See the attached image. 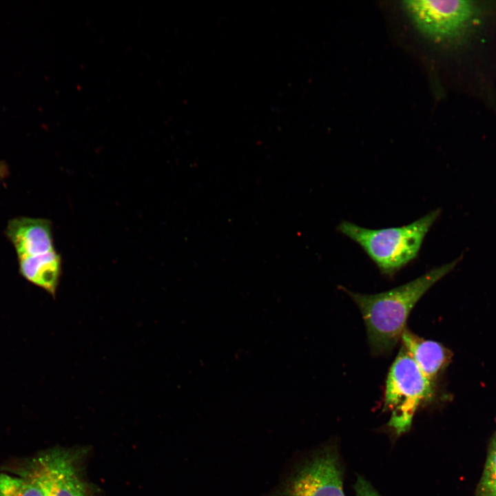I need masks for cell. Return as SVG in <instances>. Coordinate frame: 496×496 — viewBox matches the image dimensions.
<instances>
[{"mask_svg": "<svg viewBox=\"0 0 496 496\" xmlns=\"http://www.w3.org/2000/svg\"><path fill=\"white\" fill-rule=\"evenodd\" d=\"M463 257L462 254L451 262L385 292L366 295L345 290L361 311L374 353H388L395 346L416 302L434 284L451 272Z\"/></svg>", "mask_w": 496, "mask_h": 496, "instance_id": "obj_1", "label": "cell"}, {"mask_svg": "<svg viewBox=\"0 0 496 496\" xmlns=\"http://www.w3.org/2000/svg\"><path fill=\"white\" fill-rule=\"evenodd\" d=\"M440 214L441 209H436L406 225L379 229L342 220L338 230L358 244L382 273L393 275L417 256Z\"/></svg>", "mask_w": 496, "mask_h": 496, "instance_id": "obj_2", "label": "cell"}, {"mask_svg": "<svg viewBox=\"0 0 496 496\" xmlns=\"http://www.w3.org/2000/svg\"><path fill=\"white\" fill-rule=\"evenodd\" d=\"M433 387L402 346L389 370L384 395V408L391 413L389 426L396 433L409 429L416 410L433 397Z\"/></svg>", "mask_w": 496, "mask_h": 496, "instance_id": "obj_3", "label": "cell"}, {"mask_svg": "<svg viewBox=\"0 0 496 496\" xmlns=\"http://www.w3.org/2000/svg\"><path fill=\"white\" fill-rule=\"evenodd\" d=\"M402 8L417 31L436 42L461 37L479 14L475 2L464 0H406Z\"/></svg>", "mask_w": 496, "mask_h": 496, "instance_id": "obj_4", "label": "cell"}, {"mask_svg": "<svg viewBox=\"0 0 496 496\" xmlns=\"http://www.w3.org/2000/svg\"><path fill=\"white\" fill-rule=\"evenodd\" d=\"M6 235L16 251L19 271L25 280L37 277L61 260L56 251L50 220L20 216L7 225Z\"/></svg>", "mask_w": 496, "mask_h": 496, "instance_id": "obj_5", "label": "cell"}, {"mask_svg": "<svg viewBox=\"0 0 496 496\" xmlns=\"http://www.w3.org/2000/svg\"><path fill=\"white\" fill-rule=\"evenodd\" d=\"M278 496H345L343 468L335 448H324L303 464Z\"/></svg>", "mask_w": 496, "mask_h": 496, "instance_id": "obj_6", "label": "cell"}, {"mask_svg": "<svg viewBox=\"0 0 496 496\" xmlns=\"http://www.w3.org/2000/svg\"><path fill=\"white\" fill-rule=\"evenodd\" d=\"M39 486L46 496H90L65 453L52 452L33 458L17 471Z\"/></svg>", "mask_w": 496, "mask_h": 496, "instance_id": "obj_7", "label": "cell"}, {"mask_svg": "<svg viewBox=\"0 0 496 496\" xmlns=\"http://www.w3.org/2000/svg\"><path fill=\"white\" fill-rule=\"evenodd\" d=\"M402 346L406 349L423 374L432 382L450 362L451 352L439 342L418 337L405 329L402 334Z\"/></svg>", "mask_w": 496, "mask_h": 496, "instance_id": "obj_8", "label": "cell"}, {"mask_svg": "<svg viewBox=\"0 0 496 496\" xmlns=\"http://www.w3.org/2000/svg\"><path fill=\"white\" fill-rule=\"evenodd\" d=\"M475 496H496V428L488 445L484 466Z\"/></svg>", "mask_w": 496, "mask_h": 496, "instance_id": "obj_9", "label": "cell"}, {"mask_svg": "<svg viewBox=\"0 0 496 496\" xmlns=\"http://www.w3.org/2000/svg\"><path fill=\"white\" fill-rule=\"evenodd\" d=\"M0 496H46L41 488L21 476L0 474Z\"/></svg>", "mask_w": 496, "mask_h": 496, "instance_id": "obj_10", "label": "cell"}, {"mask_svg": "<svg viewBox=\"0 0 496 496\" xmlns=\"http://www.w3.org/2000/svg\"><path fill=\"white\" fill-rule=\"evenodd\" d=\"M354 489L355 496H380L373 487L362 477H358Z\"/></svg>", "mask_w": 496, "mask_h": 496, "instance_id": "obj_11", "label": "cell"}, {"mask_svg": "<svg viewBox=\"0 0 496 496\" xmlns=\"http://www.w3.org/2000/svg\"><path fill=\"white\" fill-rule=\"evenodd\" d=\"M9 174L8 165L5 162L0 161V180L4 179Z\"/></svg>", "mask_w": 496, "mask_h": 496, "instance_id": "obj_12", "label": "cell"}]
</instances>
